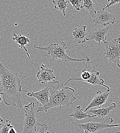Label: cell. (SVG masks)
Returning <instances> with one entry per match:
<instances>
[{
  "label": "cell",
  "mask_w": 120,
  "mask_h": 133,
  "mask_svg": "<svg viewBox=\"0 0 120 133\" xmlns=\"http://www.w3.org/2000/svg\"><path fill=\"white\" fill-rule=\"evenodd\" d=\"M22 85L18 73L6 69L0 62V93L4 103L7 105L17 106L21 108L22 102L20 92Z\"/></svg>",
  "instance_id": "1"
},
{
  "label": "cell",
  "mask_w": 120,
  "mask_h": 133,
  "mask_svg": "<svg viewBox=\"0 0 120 133\" xmlns=\"http://www.w3.org/2000/svg\"><path fill=\"white\" fill-rule=\"evenodd\" d=\"M47 85L50 88L49 103L44 107H38L36 113L47 112L49 109L56 107H59L61 109L63 105L68 107L74 104V101L76 99V97L74 95V89L61 85L59 82L56 81L49 82Z\"/></svg>",
  "instance_id": "2"
},
{
  "label": "cell",
  "mask_w": 120,
  "mask_h": 133,
  "mask_svg": "<svg viewBox=\"0 0 120 133\" xmlns=\"http://www.w3.org/2000/svg\"><path fill=\"white\" fill-rule=\"evenodd\" d=\"M35 48L39 50L47 51L48 52L46 56H50L51 57L50 63L56 60H61L66 62H86L87 63L90 62V58L86 56L83 59H75L70 57L66 53L68 48L67 45L65 42H62L58 45L56 43L51 44L46 47H40L35 45Z\"/></svg>",
  "instance_id": "3"
},
{
  "label": "cell",
  "mask_w": 120,
  "mask_h": 133,
  "mask_svg": "<svg viewBox=\"0 0 120 133\" xmlns=\"http://www.w3.org/2000/svg\"><path fill=\"white\" fill-rule=\"evenodd\" d=\"M35 103L32 102L29 104L25 105V119L24 121V129L22 133H32L36 131L38 126H41L34 111Z\"/></svg>",
  "instance_id": "4"
},
{
  "label": "cell",
  "mask_w": 120,
  "mask_h": 133,
  "mask_svg": "<svg viewBox=\"0 0 120 133\" xmlns=\"http://www.w3.org/2000/svg\"><path fill=\"white\" fill-rule=\"evenodd\" d=\"M103 45L104 54L105 58L108 59L109 64H112L114 68L116 64L120 68V37L106 42Z\"/></svg>",
  "instance_id": "5"
},
{
  "label": "cell",
  "mask_w": 120,
  "mask_h": 133,
  "mask_svg": "<svg viewBox=\"0 0 120 133\" xmlns=\"http://www.w3.org/2000/svg\"><path fill=\"white\" fill-rule=\"evenodd\" d=\"M106 121H104L102 122H87L83 124L79 122V124L75 125L79 128V131L84 130L85 133H101L104 129L120 126V124L110 125V122L106 123Z\"/></svg>",
  "instance_id": "6"
},
{
  "label": "cell",
  "mask_w": 120,
  "mask_h": 133,
  "mask_svg": "<svg viewBox=\"0 0 120 133\" xmlns=\"http://www.w3.org/2000/svg\"><path fill=\"white\" fill-rule=\"evenodd\" d=\"M49 90L50 88L47 85L46 88L36 92L28 91L25 90H22V92L26 93L27 95L30 97H34L37 100V103H39L40 107H44L46 105L49 101Z\"/></svg>",
  "instance_id": "7"
},
{
  "label": "cell",
  "mask_w": 120,
  "mask_h": 133,
  "mask_svg": "<svg viewBox=\"0 0 120 133\" xmlns=\"http://www.w3.org/2000/svg\"><path fill=\"white\" fill-rule=\"evenodd\" d=\"M110 91V90L107 89L106 92H102V91L98 90L90 103L84 110V112L86 113L87 110L94 107H96L98 109L100 108L101 107H104V105L108 102Z\"/></svg>",
  "instance_id": "8"
},
{
  "label": "cell",
  "mask_w": 120,
  "mask_h": 133,
  "mask_svg": "<svg viewBox=\"0 0 120 133\" xmlns=\"http://www.w3.org/2000/svg\"><path fill=\"white\" fill-rule=\"evenodd\" d=\"M93 18V22L95 25L103 26H106L110 24H114L116 21V17L113 15L103 9L98 11Z\"/></svg>",
  "instance_id": "9"
},
{
  "label": "cell",
  "mask_w": 120,
  "mask_h": 133,
  "mask_svg": "<svg viewBox=\"0 0 120 133\" xmlns=\"http://www.w3.org/2000/svg\"><path fill=\"white\" fill-rule=\"evenodd\" d=\"M109 28H93V29L89 32L86 37V41L94 40L97 42L99 45L101 42L106 43L107 42V33L108 32Z\"/></svg>",
  "instance_id": "10"
},
{
  "label": "cell",
  "mask_w": 120,
  "mask_h": 133,
  "mask_svg": "<svg viewBox=\"0 0 120 133\" xmlns=\"http://www.w3.org/2000/svg\"><path fill=\"white\" fill-rule=\"evenodd\" d=\"M40 70L36 74L39 83L41 84L48 83L51 82H55L54 79L56 78L54 74V71L48 69L44 64L40 66Z\"/></svg>",
  "instance_id": "11"
},
{
  "label": "cell",
  "mask_w": 120,
  "mask_h": 133,
  "mask_svg": "<svg viewBox=\"0 0 120 133\" xmlns=\"http://www.w3.org/2000/svg\"><path fill=\"white\" fill-rule=\"evenodd\" d=\"M117 107V104L115 102H112L108 107L102 108H98L97 109H89V112L93 113L96 117H98L99 118H105L110 113V112L115 109Z\"/></svg>",
  "instance_id": "12"
},
{
  "label": "cell",
  "mask_w": 120,
  "mask_h": 133,
  "mask_svg": "<svg viewBox=\"0 0 120 133\" xmlns=\"http://www.w3.org/2000/svg\"><path fill=\"white\" fill-rule=\"evenodd\" d=\"M12 39L13 41H16L17 44H19L18 47L24 49L26 53L27 56L29 58H30V56L28 52V50L26 48V46H29V43H30L29 38L25 35H22L20 33L18 34H16L14 33L13 36L12 37Z\"/></svg>",
  "instance_id": "13"
},
{
  "label": "cell",
  "mask_w": 120,
  "mask_h": 133,
  "mask_svg": "<svg viewBox=\"0 0 120 133\" xmlns=\"http://www.w3.org/2000/svg\"><path fill=\"white\" fill-rule=\"evenodd\" d=\"M86 25L81 26L80 28H75L74 29L72 34L74 40L78 44L85 43L86 42V37L87 35L86 31Z\"/></svg>",
  "instance_id": "14"
},
{
  "label": "cell",
  "mask_w": 120,
  "mask_h": 133,
  "mask_svg": "<svg viewBox=\"0 0 120 133\" xmlns=\"http://www.w3.org/2000/svg\"><path fill=\"white\" fill-rule=\"evenodd\" d=\"M90 74L91 75L89 79L86 81L85 82L93 85H102L103 87L106 88L107 89L110 90V88L108 85L104 84L105 81L103 79L99 78L100 72L95 71V69H93L90 72Z\"/></svg>",
  "instance_id": "15"
},
{
  "label": "cell",
  "mask_w": 120,
  "mask_h": 133,
  "mask_svg": "<svg viewBox=\"0 0 120 133\" xmlns=\"http://www.w3.org/2000/svg\"><path fill=\"white\" fill-rule=\"evenodd\" d=\"M69 117H73L74 119H75L76 121H78L79 123L80 120L86 119L87 118H92L94 117H96L94 115H89L87 114H86V112H84L83 109H82L80 105L76 107L74 110V112L71 114Z\"/></svg>",
  "instance_id": "16"
},
{
  "label": "cell",
  "mask_w": 120,
  "mask_h": 133,
  "mask_svg": "<svg viewBox=\"0 0 120 133\" xmlns=\"http://www.w3.org/2000/svg\"><path fill=\"white\" fill-rule=\"evenodd\" d=\"M82 5H81V9L84 8L86 10L89 12L90 16L94 18L97 14L95 10V5L91 0H82Z\"/></svg>",
  "instance_id": "17"
},
{
  "label": "cell",
  "mask_w": 120,
  "mask_h": 133,
  "mask_svg": "<svg viewBox=\"0 0 120 133\" xmlns=\"http://www.w3.org/2000/svg\"><path fill=\"white\" fill-rule=\"evenodd\" d=\"M54 5V8L58 9L63 13L64 17H66V10L68 7V4L66 0H52Z\"/></svg>",
  "instance_id": "18"
},
{
  "label": "cell",
  "mask_w": 120,
  "mask_h": 133,
  "mask_svg": "<svg viewBox=\"0 0 120 133\" xmlns=\"http://www.w3.org/2000/svg\"><path fill=\"white\" fill-rule=\"evenodd\" d=\"M68 3H70L72 6L77 11H80L81 9V2L82 0H66Z\"/></svg>",
  "instance_id": "19"
},
{
  "label": "cell",
  "mask_w": 120,
  "mask_h": 133,
  "mask_svg": "<svg viewBox=\"0 0 120 133\" xmlns=\"http://www.w3.org/2000/svg\"><path fill=\"white\" fill-rule=\"evenodd\" d=\"M11 121L9 119L6 121L5 124L2 125V128L0 129V133H8L9 130L13 127L11 124Z\"/></svg>",
  "instance_id": "20"
},
{
  "label": "cell",
  "mask_w": 120,
  "mask_h": 133,
  "mask_svg": "<svg viewBox=\"0 0 120 133\" xmlns=\"http://www.w3.org/2000/svg\"><path fill=\"white\" fill-rule=\"evenodd\" d=\"M51 129V128L46 124H43L41 126V128L38 132L35 131L32 133H45V131H47L49 129Z\"/></svg>",
  "instance_id": "21"
},
{
  "label": "cell",
  "mask_w": 120,
  "mask_h": 133,
  "mask_svg": "<svg viewBox=\"0 0 120 133\" xmlns=\"http://www.w3.org/2000/svg\"><path fill=\"white\" fill-rule=\"evenodd\" d=\"M120 0H108L107 4L106 6L103 8V10H105L106 8H109L111 6L114 5L118 3H120Z\"/></svg>",
  "instance_id": "22"
},
{
  "label": "cell",
  "mask_w": 120,
  "mask_h": 133,
  "mask_svg": "<svg viewBox=\"0 0 120 133\" xmlns=\"http://www.w3.org/2000/svg\"><path fill=\"white\" fill-rule=\"evenodd\" d=\"M8 133H17L16 130H15V129L14 128V127L13 126L9 131Z\"/></svg>",
  "instance_id": "23"
},
{
  "label": "cell",
  "mask_w": 120,
  "mask_h": 133,
  "mask_svg": "<svg viewBox=\"0 0 120 133\" xmlns=\"http://www.w3.org/2000/svg\"><path fill=\"white\" fill-rule=\"evenodd\" d=\"M3 121H4V120H3V119H2V118H1V117H0V125H2V122H3Z\"/></svg>",
  "instance_id": "24"
},
{
  "label": "cell",
  "mask_w": 120,
  "mask_h": 133,
  "mask_svg": "<svg viewBox=\"0 0 120 133\" xmlns=\"http://www.w3.org/2000/svg\"><path fill=\"white\" fill-rule=\"evenodd\" d=\"M1 93H0V102H1V101H2V98L1 97Z\"/></svg>",
  "instance_id": "25"
},
{
  "label": "cell",
  "mask_w": 120,
  "mask_h": 133,
  "mask_svg": "<svg viewBox=\"0 0 120 133\" xmlns=\"http://www.w3.org/2000/svg\"><path fill=\"white\" fill-rule=\"evenodd\" d=\"M120 133V132H118V133Z\"/></svg>",
  "instance_id": "26"
},
{
  "label": "cell",
  "mask_w": 120,
  "mask_h": 133,
  "mask_svg": "<svg viewBox=\"0 0 120 133\" xmlns=\"http://www.w3.org/2000/svg\"><path fill=\"white\" fill-rule=\"evenodd\" d=\"M50 133V132H47V133Z\"/></svg>",
  "instance_id": "27"
},
{
  "label": "cell",
  "mask_w": 120,
  "mask_h": 133,
  "mask_svg": "<svg viewBox=\"0 0 120 133\" xmlns=\"http://www.w3.org/2000/svg\"><path fill=\"white\" fill-rule=\"evenodd\" d=\"M0 38H1V37H0Z\"/></svg>",
  "instance_id": "28"
}]
</instances>
